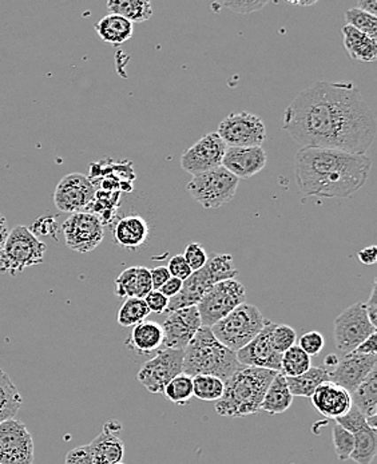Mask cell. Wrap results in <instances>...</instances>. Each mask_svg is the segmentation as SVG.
Instances as JSON below:
<instances>
[{
	"mask_svg": "<svg viewBox=\"0 0 377 464\" xmlns=\"http://www.w3.org/2000/svg\"><path fill=\"white\" fill-rule=\"evenodd\" d=\"M282 129L303 148L366 154L377 135V119L352 82L319 80L285 109Z\"/></svg>",
	"mask_w": 377,
	"mask_h": 464,
	"instance_id": "cell-1",
	"label": "cell"
},
{
	"mask_svg": "<svg viewBox=\"0 0 377 464\" xmlns=\"http://www.w3.org/2000/svg\"><path fill=\"white\" fill-rule=\"evenodd\" d=\"M151 281H153L154 291H158L172 276H170L167 267H157L150 270Z\"/></svg>",
	"mask_w": 377,
	"mask_h": 464,
	"instance_id": "cell-50",
	"label": "cell"
},
{
	"mask_svg": "<svg viewBox=\"0 0 377 464\" xmlns=\"http://www.w3.org/2000/svg\"><path fill=\"white\" fill-rule=\"evenodd\" d=\"M46 244L31 233L30 228L17 225L9 232L0 252V272L15 276L26 268L43 264Z\"/></svg>",
	"mask_w": 377,
	"mask_h": 464,
	"instance_id": "cell-6",
	"label": "cell"
},
{
	"mask_svg": "<svg viewBox=\"0 0 377 464\" xmlns=\"http://www.w3.org/2000/svg\"><path fill=\"white\" fill-rule=\"evenodd\" d=\"M268 4V2H227L219 4V6L227 7L238 14H250V12L260 11Z\"/></svg>",
	"mask_w": 377,
	"mask_h": 464,
	"instance_id": "cell-47",
	"label": "cell"
},
{
	"mask_svg": "<svg viewBox=\"0 0 377 464\" xmlns=\"http://www.w3.org/2000/svg\"><path fill=\"white\" fill-rule=\"evenodd\" d=\"M312 367L311 357L296 344L281 354L280 374L285 377H300Z\"/></svg>",
	"mask_w": 377,
	"mask_h": 464,
	"instance_id": "cell-34",
	"label": "cell"
},
{
	"mask_svg": "<svg viewBox=\"0 0 377 464\" xmlns=\"http://www.w3.org/2000/svg\"><path fill=\"white\" fill-rule=\"evenodd\" d=\"M337 363H339V359H337L335 354H331V356H328V359H327V364H328V366L336 367Z\"/></svg>",
	"mask_w": 377,
	"mask_h": 464,
	"instance_id": "cell-56",
	"label": "cell"
},
{
	"mask_svg": "<svg viewBox=\"0 0 377 464\" xmlns=\"http://www.w3.org/2000/svg\"><path fill=\"white\" fill-rule=\"evenodd\" d=\"M345 20H347L348 26H352L353 28L365 34L369 38L376 39L377 17L366 14V12L353 7V9H350L345 12Z\"/></svg>",
	"mask_w": 377,
	"mask_h": 464,
	"instance_id": "cell-38",
	"label": "cell"
},
{
	"mask_svg": "<svg viewBox=\"0 0 377 464\" xmlns=\"http://www.w3.org/2000/svg\"><path fill=\"white\" fill-rule=\"evenodd\" d=\"M186 262L193 272H197L201 268L205 267L208 262L209 255L206 250L204 249L203 245L200 242H192L186 247L185 253H183Z\"/></svg>",
	"mask_w": 377,
	"mask_h": 464,
	"instance_id": "cell-41",
	"label": "cell"
},
{
	"mask_svg": "<svg viewBox=\"0 0 377 464\" xmlns=\"http://www.w3.org/2000/svg\"><path fill=\"white\" fill-rule=\"evenodd\" d=\"M273 325L274 323L269 322L268 320L263 331H261L248 346L235 352L238 361H240L243 367L271 369V371L280 372L281 354L274 351L271 341V333L272 330H273Z\"/></svg>",
	"mask_w": 377,
	"mask_h": 464,
	"instance_id": "cell-17",
	"label": "cell"
},
{
	"mask_svg": "<svg viewBox=\"0 0 377 464\" xmlns=\"http://www.w3.org/2000/svg\"><path fill=\"white\" fill-rule=\"evenodd\" d=\"M376 367L377 356L350 352L339 360L335 371H329V380L352 393Z\"/></svg>",
	"mask_w": 377,
	"mask_h": 464,
	"instance_id": "cell-18",
	"label": "cell"
},
{
	"mask_svg": "<svg viewBox=\"0 0 377 464\" xmlns=\"http://www.w3.org/2000/svg\"><path fill=\"white\" fill-rule=\"evenodd\" d=\"M339 426L342 429L350 431V434H355L358 430L364 429L366 426L365 416L356 408L355 406L350 407V411L345 415L340 416V418L335 419Z\"/></svg>",
	"mask_w": 377,
	"mask_h": 464,
	"instance_id": "cell-44",
	"label": "cell"
},
{
	"mask_svg": "<svg viewBox=\"0 0 377 464\" xmlns=\"http://www.w3.org/2000/svg\"><path fill=\"white\" fill-rule=\"evenodd\" d=\"M242 367L237 354L219 343L208 327H201L183 349L182 374L190 377L211 375L225 382Z\"/></svg>",
	"mask_w": 377,
	"mask_h": 464,
	"instance_id": "cell-4",
	"label": "cell"
},
{
	"mask_svg": "<svg viewBox=\"0 0 377 464\" xmlns=\"http://www.w3.org/2000/svg\"><path fill=\"white\" fill-rule=\"evenodd\" d=\"M279 374L271 369L242 367L224 382V393L216 401V412L225 418H245L261 411L264 396Z\"/></svg>",
	"mask_w": 377,
	"mask_h": 464,
	"instance_id": "cell-3",
	"label": "cell"
},
{
	"mask_svg": "<svg viewBox=\"0 0 377 464\" xmlns=\"http://www.w3.org/2000/svg\"><path fill=\"white\" fill-rule=\"evenodd\" d=\"M167 270H169L170 276L172 278H178V280L185 281L186 278L192 276L193 270L188 267V262H186L185 257L183 255H177L174 257L170 259L169 264H167Z\"/></svg>",
	"mask_w": 377,
	"mask_h": 464,
	"instance_id": "cell-45",
	"label": "cell"
},
{
	"mask_svg": "<svg viewBox=\"0 0 377 464\" xmlns=\"http://www.w3.org/2000/svg\"><path fill=\"white\" fill-rule=\"evenodd\" d=\"M96 31L102 41L112 46H120L132 39L135 27H133V23L125 18L109 14L96 23Z\"/></svg>",
	"mask_w": 377,
	"mask_h": 464,
	"instance_id": "cell-27",
	"label": "cell"
},
{
	"mask_svg": "<svg viewBox=\"0 0 377 464\" xmlns=\"http://www.w3.org/2000/svg\"><path fill=\"white\" fill-rule=\"evenodd\" d=\"M149 315L150 311H149L145 300L137 299V297L126 299L118 311V324L122 327H135L140 323L145 322Z\"/></svg>",
	"mask_w": 377,
	"mask_h": 464,
	"instance_id": "cell-35",
	"label": "cell"
},
{
	"mask_svg": "<svg viewBox=\"0 0 377 464\" xmlns=\"http://www.w3.org/2000/svg\"><path fill=\"white\" fill-rule=\"evenodd\" d=\"M96 198V187L88 177L72 173L63 177L55 187L54 203L58 210L69 215L88 212Z\"/></svg>",
	"mask_w": 377,
	"mask_h": 464,
	"instance_id": "cell-14",
	"label": "cell"
},
{
	"mask_svg": "<svg viewBox=\"0 0 377 464\" xmlns=\"http://www.w3.org/2000/svg\"><path fill=\"white\" fill-rule=\"evenodd\" d=\"M22 404L23 399L17 385L6 372L0 369V423L15 419Z\"/></svg>",
	"mask_w": 377,
	"mask_h": 464,
	"instance_id": "cell-31",
	"label": "cell"
},
{
	"mask_svg": "<svg viewBox=\"0 0 377 464\" xmlns=\"http://www.w3.org/2000/svg\"><path fill=\"white\" fill-rule=\"evenodd\" d=\"M216 284H219V281L205 264V267L201 268L197 272H193L190 278L183 281L182 288L178 294L169 299L166 312L170 314L182 308L197 307L204 294Z\"/></svg>",
	"mask_w": 377,
	"mask_h": 464,
	"instance_id": "cell-20",
	"label": "cell"
},
{
	"mask_svg": "<svg viewBox=\"0 0 377 464\" xmlns=\"http://www.w3.org/2000/svg\"><path fill=\"white\" fill-rule=\"evenodd\" d=\"M30 231L36 239L38 237H51L57 241L58 234H59V232H62V228L51 216H42L34 223Z\"/></svg>",
	"mask_w": 377,
	"mask_h": 464,
	"instance_id": "cell-42",
	"label": "cell"
},
{
	"mask_svg": "<svg viewBox=\"0 0 377 464\" xmlns=\"http://www.w3.org/2000/svg\"><path fill=\"white\" fill-rule=\"evenodd\" d=\"M182 349L161 348L141 367L137 379L150 393H164L165 387L182 374Z\"/></svg>",
	"mask_w": 377,
	"mask_h": 464,
	"instance_id": "cell-11",
	"label": "cell"
},
{
	"mask_svg": "<svg viewBox=\"0 0 377 464\" xmlns=\"http://www.w3.org/2000/svg\"><path fill=\"white\" fill-rule=\"evenodd\" d=\"M353 439L355 447L350 459L358 464H371L377 453L376 431L365 426L353 434Z\"/></svg>",
	"mask_w": 377,
	"mask_h": 464,
	"instance_id": "cell-33",
	"label": "cell"
},
{
	"mask_svg": "<svg viewBox=\"0 0 377 464\" xmlns=\"http://www.w3.org/2000/svg\"><path fill=\"white\" fill-rule=\"evenodd\" d=\"M266 322L268 320L256 305L242 302L211 330L219 343L238 352L263 331Z\"/></svg>",
	"mask_w": 377,
	"mask_h": 464,
	"instance_id": "cell-5",
	"label": "cell"
},
{
	"mask_svg": "<svg viewBox=\"0 0 377 464\" xmlns=\"http://www.w3.org/2000/svg\"><path fill=\"white\" fill-rule=\"evenodd\" d=\"M371 168L366 154L334 148H301L295 157L296 182L305 197H352L365 185Z\"/></svg>",
	"mask_w": 377,
	"mask_h": 464,
	"instance_id": "cell-2",
	"label": "cell"
},
{
	"mask_svg": "<svg viewBox=\"0 0 377 464\" xmlns=\"http://www.w3.org/2000/svg\"><path fill=\"white\" fill-rule=\"evenodd\" d=\"M161 327L164 331V348L183 351L203 324L197 307H188L170 312Z\"/></svg>",
	"mask_w": 377,
	"mask_h": 464,
	"instance_id": "cell-16",
	"label": "cell"
},
{
	"mask_svg": "<svg viewBox=\"0 0 377 464\" xmlns=\"http://www.w3.org/2000/svg\"><path fill=\"white\" fill-rule=\"evenodd\" d=\"M114 464H125V463H122V461H120V463H114Z\"/></svg>",
	"mask_w": 377,
	"mask_h": 464,
	"instance_id": "cell-57",
	"label": "cell"
},
{
	"mask_svg": "<svg viewBox=\"0 0 377 464\" xmlns=\"http://www.w3.org/2000/svg\"><path fill=\"white\" fill-rule=\"evenodd\" d=\"M216 133L227 148H263L266 140L263 119L246 111L227 116Z\"/></svg>",
	"mask_w": 377,
	"mask_h": 464,
	"instance_id": "cell-10",
	"label": "cell"
},
{
	"mask_svg": "<svg viewBox=\"0 0 377 464\" xmlns=\"http://www.w3.org/2000/svg\"><path fill=\"white\" fill-rule=\"evenodd\" d=\"M240 179L227 169L219 168L193 176L186 190L205 209H217L232 201Z\"/></svg>",
	"mask_w": 377,
	"mask_h": 464,
	"instance_id": "cell-7",
	"label": "cell"
},
{
	"mask_svg": "<svg viewBox=\"0 0 377 464\" xmlns=\"http://www.w3.org/2000/svg\"><path fill=\"white\" fill-rule=\"evenodd\" d=\"M358 260L363 262L364 265H374L377 262V247L376 245H371V247H364L360 250L358 255Z\"/></svg>",
	"mask_w": 377,
	"mask_h": 464,
	"instance_id": "cell-53",
	"label": "cell"
},
{
	"mask_svg": "<svg viewBox=\"0 0 377 464\" xmlns=\"http://www.w3.org/2000/svg\"><path fill=\"white\" fill-rule=\"evenodd\" d=\"M119 430L120 427L112 429V423H106L104 431L88 445L94 464H114L122 461L125 456V445L115 435Z\"/></svg>",
	"mask_w": 377,
	"mask_h": 464,
	"instance_id": "cell-22",
	"label": "cell"
},
{
	"mask_svg": "<svg viewBox=\"0 0 377 464\" xmlns=\"http://www.w3.org/2000/svg\"><path fill=\"white\" fill-rule=\"evenodd\" d=\"M126 346L140 354H153L164 348V331L161 324L154 322H142L133 327Z\"/></svg>",
	"mask_w": 377,
	"mask_h": 464,
	"instance_id": "cell-25",
	"label": "cell"
},
{
	"mask_svg": "<svg viewBox=\"0 0 377 464\" xmlns=\"http://www.w3.org/2000/svg\"><path fill=\"white\" fill-rule=\"evenodd\" d=\"M292 403L293 396L288 388L287 380L279 372L266 390L263 404H261V411L268 412L271 415H279L288 411Z\"/></svg>",
	"mask_w": 377,
	"mask_h": 464,
	"instance_id": "cell-28",
	"label": "cell"
},
{
	"mask_svg": "<svg viewBox=\"0 0 377 464\" xmlns=\"http://www.w3.org/2000/svg\"><path fill=\"white\" fill-rule=\"evenodd\" d=\"M33 435L17 419L0 423V464H34Z\"/></svg>",
	"mask_w": 377,
	"mask_h": 464,
	"instance_id": "cell-12",
	"label": "cell"
},
{
	"mask_svg": "<svg viewBox=\"0 0 377 464\" xmlns=\"http://www.w3.org/2000/svg\"><path fill=\"white\" fill-rule=\"evenodd\" d=\"M227 148V146L217 133L204 135L182 154L181 168L192 176L213 171L221 166Z\"/></svg>",
	"mask_w": 377,
	"mask_h": 464,
	"instance_id": "cell-15",
	"label": "cell"
},
{
	"mask_svg": "<svg viewBox=\"0 0 377 464\" xmlns=\"http://www.w3.org/2000/svg\"><path fill=\"white\" fill-rule=\"evenodd\" d=\"M107 9L132 23L146 22L153 15V6L148 0H112Z\"/></svg>",
	"mask_w": 377,
	"mask_h": 464,
	"instance_id": "cell-32",
	"label": "cell"
},
{
	"mask_svg": "<svg viewBox=\"0 0 377 464\" xmlns=\"http://www.w3.org/2000/svg\"><path fill=\"white\" fill-rule=\"evenodd\" d=\"M356 9L361 10V11L366 12V14L373 15L376 17L377 14V0H360L356 4Z\"/></svg>",
	"mask_w": 377,
	"mask_h": 464,
	"instance_id": "cell-54",
	"label": "cell"
},
{
	"mask_svg": "<svg viewBox=\"0 0 377 464\" xmlns=\"http://www.w3.org/2000/svg\"><path fill=\"white\" fill-rule=\"evenodd\" d=\"M365 304L366 316H368L369 322L377 327V281L374 280L373 288H372L371 296H369L368 301L364 302Z\"/></svg>",
	"mask_w": 377,
	"mask_h": 464,
	"instance_id": "cell-49",
	"label": "cell"
},
{
	"mask_svg": "<svg viewBox=\"0 0 377 464\" xmlns=\"http://www.w3.org/2000/svg\"><path fill=\"white\" fill-rule=\"evenodd\" d=\"M65 464H94L88 445H80L69 451Z\"/></svg>",
	"mask_w": 377,
	"mask_h": 464,
	"instance_id": "cell-48",
	"label": "cell"
},
{
	"mask_svg": "<svg viewBox=\"0 0 377 464\" xmlns=\"http://www.w3.org/2000/svg\"><path fill=\"white\" fill-rule=\"evenodd\" d=\"M344 36V47L348 56L353 61L361 64H373L377 59V41L369 38L365 34L353 28L352 26L345 25L342 30Z\"/></svg>",
	"mask_w": 377,
	"mask_h": 464,
	"instance_id": "cell-26",
	"label": "cell"
},
{
	"mask_svg": "<svg viewBox=\"0 0 377 464\" xmlns=\"http://www.w3.org/2000/svg\"><path fill=\"white\" fill-rule=\"evenodd\" d=\"M149 224L138 215L125 216L114 226V239L120 247L135 250L149 239Z\"/></svg>",
	"mask_w": 377,
	"mask_h": 464,
	"instance_id": "cell-24",
	"label": "cell"
},
{
	"mask_svg": "<svg viewBox=\"0 0 377 464\" xmlns=\"http://www.w3.org/2000/svg\"><path fill=\"white\" fill-rule=\"evenodd\" d=\"M352 404L365 418L377 415V367L350 393Z\"/></svg>",
	"mask_w": 377,
	"mask_h": 464,
	"instance_id": "cell-30",
	"label": "cell"
},
{
	"mask_svg": "<svg viewBox=\"0 0 377 464\" xmlns=\"http://www.w3.org/2000/svg\"><path fill=\"white\" fill-rule=\"evenodd\" d=\"M164 393L167 400L177 406H186L190 403L192 398H195L192 377L185 374L178 375L165 387Z\"/></svg>",
	"mask_w": 377,
	"mask_h": 464,
	"instance_id": "cell-37",
	"label": "cell"
},
{
	"mask_svg": "<svg viewBox=\"0 0 377 464\" xmlns=\"http://www.w3.org/2000/svg\"><path fill=\"white\" fill-rule=\"evenodd\" d=\"M332 437H334L337 458L342 461L350 460L353 447H355L353 434H350V431H347V430L342 429V426L336 423L334 430H332Z\"/></svg>",
	"mask_w": 377,
	"mask_h": 464,
	"instance_id": "cell-40",
	"label": "cell"
},
{
	"mask_svg": "<svg viewBox=\"0 0 377 464\" xmlns=\"http://www.w3.org/2000/svg\"><path fill=\"white\" fill-rule=\"evenodd\" d=\"M9 232L6 218L0 213V252L4 249V242H6L7 236H9Z\"/></svg>",
	"mask_w": 377,
	"mask_h": 464,
	"instance_id": "cell-55",
	"label": "cell"
},
{
	"mask_svg": "<svg viewBox=\"0 0 377 464\" xmlns=\"http://www.w3.org/2000/svg\"><path fill=\"white\" fill-rule=\"evenodd\" d=\"M285 380L292 396H300V398H312L314 391L318 390L323 383L331 382L329 369L324 367H311L300 377H285Z\"/></svg>",
	"mask_w": 377,
	"mask_h": 464,
	"instance_id": "cell-29",
	"label": "cell"
},
{
	"mask_svg": "<svg viewBox=\"0 0 377 464\" xmlns=\"http://www.w3.org/2000/svg\"><path fill=\"white\" fill-rule=\"evenodd\" d=\"M272 346H273L274 351L279 352L280 354L287 352L288 349L292 348L296 346L297 341V335L296 331L292 327L287 324H274L273 330L271 333Z\"/></svg>",
	"mask_w": 377,
	"mask_h": 464,
	"instance_id": "cell-39",
	"label": "cell"
},
{
	"mask_svg": "<svg viewBox=\"0 0 377 464\" xmlns=\"http://www.w3.org/2000/svg\"><path fill=\"white\" fill-rule=\"evenodd\" d=\"M297 346L309 357L319 356L320 352L323 351L324 346H326V338L318 331H311V332H306L305 335L301 336Z\"/></svg>",
	"mask_w": 377,
	"mask_h": 464,
	"instance_id": "cell-43",
	"label": "cell"
},
{
	"mask_svg": "<svg viewBox=\"0 0 377 464\" xmlns=\"http://www.w3.org/2000/svg\"><path fill=\"white\" fill-rule=\"evenodd\" d=\"M60 228L67 247L78 253L91 252L101 244L104 237L101 218L90 212L70 216Z\"/></svg>",
	"mask_w": 377,
	"mask_h": 464,
	"instance_id": "cell-13",
	"label": "cell"
},
{
	"mask_svg": "<svg viewBox=\"0 0 377 464\" xmlns=\"http://www.w3.org/2000/svg\"><path fill=\"white\" fill-rule=\"evenodd\" d=\"M312 404L324 418L337 419L350 411L352 404L350 393L340 385L326 382L314 391Z\"/></svg>",
	"mask_w": 377,
	"mask_h": 464,
	"instance_id": "cell-21",
	"label": "cell"
},
{
	"mask_svg": "<svg viewBox=\"0 0 377 464\" xmlns=\"http://www.w3.org/2000/svg\"><path fill=\"white\" fill-rule=\"evenodd\" d=\"M182 283L183 281L178 280V278H170L158 291L161 292L165 297H167V299H172V297H174L175 294H178V292L181 291Z\"/></svg>",
	"mask_w": 377,
	"mask_h": 464,
	"instance_id": "cell-52",
	"label": "cell"
},
{
	"mask_svg": "<svg viewBox=\"0 0 377 464\" xmlns=\"http://www.w3.org/2000/svg\"><path fill=\"white\" fill-rule=\"evenodd\" d=\"M143 300H145L150 314H165L167 309V305H169V299L165 297L161 292L154 291V289Z\"/></svg>",
	"mask_w": 377,
	"mask_h": 464,
	"instance_id": "cell-46",
	"label": "cell"
},
{
	"mask_svg": "<svg viewBox=\"0 0 377 464\" xmlns=\"http://www.w3.org/2000/svg\"><path fill=\"white\" fill-rule=\"evenodd\" d=\"M245 288L235 278L222 281V283L212 286L204 294L197 305L201 324L203 327H213L219 320L227 317L238 305L245 302Z\"/></svg>",
	"mask_w": 377,
	"mask_h": 464,
	"instance_id": "cell-8",
	"label": "cell"
},
{
	"mask_svg": "<svg viewBox=\"0 0 377 464\" xmlns=\"http://www.w3.org/2000/svg\"><path fill=\"white\" fill-rule=\"evenodd\" d=\"M376 332H374L372 333L366 340H364L353 352L358 354H366V356H376Z\"/></svg>",
	"mask_w": 377,
	"mask_h": 464,
	"instance_id": "cell-51",
	"label": "cell"
},
{
	"mask_svg": "<svg viewBox=\"0 0 377 464\" xmlns=\"http://www.w3.org/2000/svg\"><path fill=\"white\" fill-rule=\"evenodd\" d=\"M266 153L256 148H227L221 166L238 179H250L260 173L266 165Z\"/></svg>",
	"mask_w": 377,
	"mask_h": 464,
	"instance_id": "cell-19",
	"label": "cell"
},
{
	"mask_svg": "<svg viewBox=\"0 0 377 464\" xmlns=\"http://www.w3.org/2000/svg\"><path fill=\"white\" fill-rule=\"evenodd\" d=\"M153 291L150 270L146 267H130L115 280V294L120 299H145Z\"/></svg>",
	"mask_w": 377,
	"mask_h": 464,
	"instance_id": "cell-23",
	"label": "cell"
},
{
	"mask_svg": "<svg viewBox=\"0 0 377 464\" xmlns=\"http://www.w3.org/2000/svg\"><path fill=\"white\" fill-rule=\"evenodd\" d=\"M193 396L204 401H219L224 393V382L211 375L193 377Z\"/></svg>",
	"mask_w": 377,
	"mask_h": 464,
	"instance_id": "cell-36",
	"label": "cell"
},
{
	"mask_svg": "<svg viewBox=\"0 0 377 464\" xmlns=\"http://www.w3.org/2000/svg\"><path fill=\"white\" fill-rule=\"evenodd\" d=\"M376 328L371 324L366 316L365 304L356 302L342 312L334 323L335 343L342 354L355 351Z\"/></svg>",
	"mask_w": 377,
	"mask_h": 464,
	"instance_id": "cell-9",
	"label": "cell"
}]
</instances>
